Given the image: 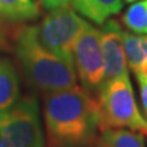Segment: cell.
<instances>
[{
    "label": "cell",
    "instance_id": "1",
    "mask_svg": "<svg viewBox=\"0 0 147 147\" xmlns=\"http://www.w3.org/2000/svg\"><path fill=\"white\" fill-rule=\"evenodd\" d=\"M43 117L50 144L55 147L92 144L99 131L98 100L84 87L44 94Z\"/></svg>",
    "mask_w": 147,
    "mask_h": 147
},
{
    "label": "cell",
    "instance_id": "2",
    "mask_svg": "<svg viewBox=\"0 0 147 147\" xmlns=\"http://www.w3.org/2000/svg\"><path fill=\"white\" fill-rule=\"evenodd\" d=\"M13 49L27 81L44 94L76 86L75 66L63 60L40 43L37 26L17 30Z\"/></svg>",
    "mask_w": 147,
    "mask_h": 147
},
{
    "label": "cell",
    "instance_id": "3",
    "mask_svg": "<svg viewBox=\"0 0 147 147\" xmlns=\"http://www.w3.org/2000/svg\"><path fill=\"white\" fill-rule=\"evenodd\" d=\"M97 100L99 131L108 127H121L147 135V119L137 107L129 75L103 84Z\"/></svg>",
    "mask_w": 147,
    "mask_h": 147
},
{
    "label": "cell",
    "instance_id": "4",
    "mask_svg": "<svg viewBox=\"0 0 147 147\" xmlns=\"http://www.w3.org/2000/svg\"><path fill=\"white\" fill-rule=\"evenodd\" d=\"M39 105L34 96H24L0 114V147H44Z\"/></svg>",
    "mask_w": 147,
    "mask_h": 147
},
{
    "label": "cell",
    "instance_id": "5",
    "mask_svg": "<svg viewBox=\"0 0 147 147\" xmlns=\"http://www.w3.org/2000/svg\"><path fill=\"white\" fill-rule=\"evenodd\" d=\"M86 26L87 22L66 4L50 10L37 26V33L48 50L74 64V47Z\"/></svg>",
    "mask_w": 147,
    "mask_h": 147
},
{
    "label": "cell",
    "instance_id": "6",
    "mask_svg": "<svg viewBox=\"0 0 147 147\" xmlns=\"http://www.w3.org/2000/svg\"><path fill=\"white\" fill-rule=\"evenodd\" d=\"M74 65L84 88L99 91L104 82V57L100 30L87 24L74 47Z\"/></svg>",
    "mask_w": 147,
    "mask_h": 147
},
{
    "label": "cell",
    "instance_id": "7",
    "mask_svg": "<svg viewBox=\"0 0 147 147\" xmlns=\"http://www.w3.org/2000/svg\"><path fill=\"white\" fill-rule=\"evenodd\" d=\"M100 43L104 57V82L127 76V60L123 39V28L115 20L107 21L100 30Z\"/></svg>",
    "mask_w": 147,
    "mask_h": 147
},
{
    "label": "cell",
    "instance_id": "8",
    "mask_svg": "<svg viewBox=\"0 0 147 147\" xmlns=\"http://www.w3.org/2000/svg\"><path fill=\"white\" fill-rule=\"evenodd\" d=\"M20 97V80L13 63L0 58V114L9 110Z\"/></svg>",
    "mask_w": 147,
    "mask_h": 147
},
{
    "label": "cell",
    "instance_id": "9",
    "mask_svg": "<svg viewBox=\"0 0 147 147\" xmlns=\"http://www.w3.org/2000/svg\"><path fill=\"white\" fill-rule=\"evenodd\" d=\"M91 147H146L145 135L121 127H108L99 131Z\"/></svg>",
    "mask_w": 147,
    "mask_h": 147
},
{
    "label": "cell",
    "instance_id": "10",
    "mask_svg": "<svg viewBox=\"0 0 147 147\" xmlns=\"http://www.w3.org/2000/svg\"><path fill=\"white\" fill-rule=\"evenodd\" d=\"M72 6L82 16L103 25L110 16L123 9V0H71Z\"/></svg>",
    "mask_w": 147,
    "mask_h": 147
},
{
    "label": "cell",
    "instance_id": "11",
    "mask_svg": "<svg viewBox=\"0 0 147 147\" xmlns=\"http://www.w3.org/2000/svg\"><path fill=\"white\" fill-rule=\"evenodd\" d=\"M123 39L127 65L135 76L141 75L147 67V33L137 36L123 31Z\"/></svg>",
    "mask_w": 147,
    "mask_h": 147
},
{
    "label": "cell",
    "instance_id": "12",
    "mask_svg": "<svg viewBox=\"0 0 147 147\" xmlns=\"http://www.w3.org/2000/svg\"><path fill=\"white\" fill-rule=\"evenodd\" d=\"M0 13L11 24L36 20L40 7L34 0H0Z\"/></svg>",
    "mask_w": 147,
    "mask_h": 147
},
{
    "label": "cell",
    "instance_id": "13",
    "mask_svg": "<svg viewBox=\"0 0 147 147\" xmlns=\"http://www.w3.org/2000/svg\"><path fill=\"white\" fill-rule=\"evenodd\" d=\"M123 25L136 34L147 33V0L135 3L121 17Z\"/></svg>",
    "mask_w": 147,
    "mask_h": 147
},
{
    "label": "cell",
    "instance_id": "14",
    "mask_svg": "<svg viewBox=\"0 0 147 147\" xmlns=\"http://www.w3.org/2000/svg\"><path fill=\"white\" fill-rule=\"evenodd\" d=\"M11 22L7 21L1 13H0V52L10 48V45H13L15 36L17 33V30L13 31L10 26Z\"/></svg>",
    "mask_w": 147,
    "mask_h": 147
},
{
    "label": "cell",
    "instance_id": "15",
    "mask_svg": "<svg viewBox=\"0 0 147 147\" xmlns=\"http://www.w3.org/2000/svg\"><path fill=\"white\" fill-rule=\"evenodd\" d=\"M137 82H139V88H140V98L142 104V110L147 119V77L144 76H136Z\"/></svg>",
    "mask_w": 147,
    "mask_h": 147
},
{
    "label": "cell",
    "instance_id": "16",
    "mask_svg": "<svg viewBox=\"0 0 147 147\" xmlns=\"http://www.w3.org/2000/svg\"><path fill=\"white\" fill-rule=\"evenodd\" d=\"M71 0H42V3L44 4V6L49 9V10H53V9H57L59 6L66 5Z\"/></svg>",
    "mask_w": 147,
    "mask_h": 147
},
{
    "label": "cell",
    "instance_id": "17",
    "mask_svg": "<svg viewBox=\"0 0 147 147\" xmlns=\"http://www.w3.org/2000/svg\"><path fill=\"white\" fill-rule=\"evenodd\" d=\"M126 3H134V1H136V0H125Z\"/></svg>",
    "mask_w": 147,
    "mask_h": 147
}]
</instances>
